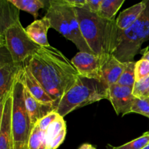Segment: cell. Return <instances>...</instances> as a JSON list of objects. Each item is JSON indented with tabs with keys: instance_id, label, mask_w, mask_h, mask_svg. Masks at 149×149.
Returning a JSON list of instances; mask_svg holds the SVG:
<instances>
[{
	"instance_id": "obj_16",
	"label": "cell",
	"mask_w": 149,
	"mask_h": 149,
	"mask_svg": "<svg viewBox=\"0 0 149 149\" xmlns=\"http://www.w3.org/2000/svg\"><path fill=\"white\" fill-rule=\"evenodd\" d=\"M146 0L138 3L129 8L123 10L116 19L118 28L122 31H126L131 27L144 11Z\"/></svg>"
},
{
	"instance_id": "obj_30",
	"label": "cell",
	"mask_w": 149,
	"mask_h": 149,
	"mask_svg": "<svg viewBox=\"0 0 149 149\" xmlns=\"http://www.w3.org/2000/svg\"><path fill=\"white\" fill-rule=\"evenodd\" d=\"M79 149H96L95 146L89 143H84L81 145V146L79 148Z\"/></svg>"
},
{
	"instance_id": "obj_10",
	"label": "cell",
	"mask_w": 149,
	"mask_h": 149,
	"mask_svg": "<svg viewBox=\"0 0 149 149\" xmlns=\"http://www.w3.org/2000/svg\"><path fill=\"white\" fill-rule=\"evenodd\" d=\"M22 64L11 63L0 67V104L11 93L13 84L22 68Z\"/></svg>"
},
{
	"instance_id": "obj_26",
	"label": "cell",
	"mask_w": 149,
	"mask_h": 149,
	"mask_svg": "<svg viewBox=\"0 0 149 149\" xmlns=\"http://www.w3.org/2000/svg\"><path fill=\"white\" fill-rule=\"evenodd\" d=\"M59 116L60 115L58 112L55 111H52L49 112L47 114L45 115L44 117H42V119L38 122L37 125L39 126V127L40 128L41 130L45 132V131L47 130V129L48 128V127H49L54 121L56 120Z\"/></svg>"
},
{
	"instance_id": "obj_34",
	"label": "cell",
	"mask_w": 149,
	"mask_h": 149,
	"mask_svg": "<svg viewBox=\"0 0 149 149\" xmlns=\"http://www.w3.org/2000/svg\"><path fill=\"white\" fill-rule=\"evenodd\" d=\"M113 146H111V145H107L105 149H113Z\"/></svg>"
},
{
	"instance_id": "obj_22",
	"label": "cell",
	"mask_w": 149,
	"mask_h": 149,
	"mask_svg": "<svg viewBox=\"0 0 149 149\" xmlns=\"http://www.w3.org/2000/svg\"><path fill=\"white\" fill-rule=\"evenodd\" d=\"M132 95L139 99H149V77L135 81L132 88Z\"/></svg>"
},
{
	"instance_id": "obj_21",
	"label": "cell",
	"mask_w": 149,
	"mask_h": 149,
	"mask_svg": "<svg viewBox=\"0 0 149 149\" xmlns=\"http://www.w3.org/2000/svg\"><path fill=\"white\" fill-rule=\"evenodd\" d=\"M135 61L125 63V68L119 81L116 84L133 88L135 83Z\"/></svg>"
},
{
	"instance_id": "obj_31",
	"label": "cell",
	"mask_w": 149,
	"mask_h": 149,
	"mask_svg": "<svg viewBox=\"0 0 149 149\" xmlns=\"http://www.w3.org/2000/svg\"><path fill=\"white\" fill-rule=\"evenodd\" d=\"M5 102V101H4ZM4 103L0 104V127H1V120H2V116H3V111H4Z\"/></svg>"
},
{
	"instance_id": "obj_12",
	"label": "cell",
	"mask_w": 149,
	"mask_h": 149,
	"mask_svg": "<svg viewBox=\"0 0 149 149\" xmlns=\"http://www.w3.org/2000/svg\"><path fill=\"white\" fill-rule=\"evenodd\" d=\"M12 106L13 97L11 93L4 102L2 120L0 127V149H10L12 143Z\"/></svg>"
},
{
	"instance_id": "obj_23",
	"label": "cell",
	"mask_w": 149,
	"mask_h": 149,
	"mask_svg": "<svg viewBox=\"0 0 149 149\" xmlns=\"http://www.w3.org/2000/svg\"><path fill=\"white\" fill-rule=\"evenodd\" d=\"M149 144V132H145L143 135L130 142L119 146L113 147V149H143Z\"/></svg>"
},
{
	"instance_id": "obj_5",
	"label": "cell",
	"mask_w": 149,
	"mask_h": 149,
	"mask_svg": "<svg viewBox=\"0 0 149 149\" xmlns=\"http://www.w3.org/2000/svg\"><path fill=\"white\" fill-rule=\"evenodd\" d=\"M149 41V0L144 11L130 29L121 32L120 44L113 54L122 63L133 61L144 42Z\"/></svg>"
},
{
	"instance_id": "obj_37",
	"label": "cell",
	"mask_w": 149,
	"mask_h": 149,
	"mask_svg": "<svg viewBox=\"0 0 149 149\" xmlns=\"http://www.w3.org/2000/svg\"><path fill=\"white\" fill-rule=\"evenodd\" d=\"M148 100H149V99H148Z\"/></svg>"
},
{
	"instance_id": "obj_14",
	"label": "cell",
	"mask_w": 149,
	"mask_h": 149,
	"mask_svg": "<svg viewBox=\"0 0 149 149\" xmlns=\"http://www.w3.org/2000/svg\"><path fill=\"white\" fill-rule=\"evenodd\" d=\"M20 21V10L10 0H0V36Z\"/></svg>"
},
{
	"instance_id": "obj_29",
	"label": "cell",
	"mask_w": 149,
	"mask_h": 149,
	"mask_svg": "<svg viewBox=\"0 0 149 149\" xmlns=\"http://www.w3.org/2000/svg\"><path fill=\"white\" fill-rule=\"evenodd\" d=\"M65 2L74 8H84L86 0H65Z\"/></svg>"
},
{
	"instance_id": "obj_15",
	"label": "cell",
	"mask_w": 149,
	"mask_h": 149,
	"mask_svg": "<svg viewBox=\"0 0 149 149\" xmlns=\"http://www.w3.org/2000/svg\"><path fill=\"white\" fill-rule=\"evenodd\" d=\"M24 100L26 109L30 116L32 127L38 123L42 117L54 110L52 106L45 105L38 101L24 87Z\"/></svg>"
},
{
	"instance_id": "obj_24",
	"label": "cell",
	"mask_w": 149,
	"mask_h": 149,
	"mask_svg": "<svg viewBox=\"0 0 149 149\" xmlns=\"http://www.w3.org/2000/svg\"><path fill=\"white\" fill-rule=\"evenodd\" d=\"M131 113H136L149 118V100L135 97L131 109Z\"/></svg>"
},
{
	"instance_id": "obj_32",
	"label": "cell",
	"mask_w": 149,
	"mask_h": 149,
	"mask_svg": "<svg viewBox=\"0 0 149 149\" xmlns=\"http://www.w3.org/2000/svg\"><path fill=\"white\" fill-rule=\"evenodd\" d=\"M4 46H6L5 38L4 36H0V47Z\"/></svg>"
},
{
	"instance_id": "obj_17",
	"label": "cell",
	"mask_w": 149,
	"mask_h": 149,
	"mask_svg": "<svg viewBox=\"0 0 149 149\" xmlns=\"http://www.w3.org/2000/svg\"><path fill=\"white\" fill-rule=\"evenodd\" d=\"M124 2L125 0H102L97 15L107 20H115V16Z\"/></svg>"
},
{
	"instance_id": "obj_36",
	"label": "cell",
	"mask_w": 149,
	"mask_h": 149,
	"mask_svg": "<svg viewBox=\"0 0 149 149\" xmlns=\"http://www.w3.org/2000/svg\"><path fill=\"white\" fill-rule=\"evenodd\" d=\"M10 149H13V146H11V148H10Z\"/></svg>"
},
{
	"instance_id": "obj_7",
	"label": "cell",
	"mask_w": 149,
	"mask_h": 149,
	"mask_svg": "<svg viewBox=\"0 0 149 149\" xmlns=\"http://www.w3.org/2000/svg\"><path fill=\"white\" fill-rule=\"evenodd\" d=\"M109 55L79 52L72 58L71 63L81 77L100 81L102 68Z\"/></svg>"
},
{
	"instance_id": "obj_18",
	"label": "cell",
	"mask_w": 149,
	"mask_h": 149,
	"mask_svg": "<svg viewBox=\"0 0 149 149\" xmlns=\"http://www.w3.org/2000/svg\"><path fill=\"white\" fill-rule=\"evenodd\" d=\"M19 10L29 13L36 18L39 15V10L45 7V3L42 0H10Z\"/></svg>"
},
{
	"instance_id": "obj_11",
	"label": "cell",
	"mask_w": 149,
	"mask_h": 149,
	"mask_svg": "<svg viewBox=\"0 0 149 149\" xmlns=\"http://www.w3.org/2000/svg\"><path fill=\"white\" fill-rule=\"evenodd\" d=\"M125 68V63L121 62L113 55H109L102 68L100 81L109 88L116 84Z\"/></svg>"
},
{
	"instance_id": "obj_2",
	"label": "cell",
	"mask_w": 149,
	"mask_h": 149,
	"mask_svg": "<svg viewBox=\"0 0 149 149\" xmlns=\"http://www.w3.org/2000/svg\"><path fill=\"white\" fill-rule=\"evenodd\" d=\"M84 40L95 55H113L120 44L122 30L109 20L84 8H75Z\"/></svg>"
},
{
	"instance_id": "obj_1",
	"label": "cell",
	"mask_w": 149,
	"mask_h": 149,
	"mask_svg": "<svg viewBox=\"0 0 149 149\" xmlns=\"http://www.w3.org/2000/svg\"><path fill=\"white\" fill-rule=\"evenodd\" d=\"M23 63L54 100L55 109L80 76L71 61L52 46L39 47Z\"/></svg>"
},
{
	"instance_id": "obj_33",
	"label": "cell",
	"mask_w": 149,
	"mask_h": 149,
	"mask_svg": "<svg viewBox=\"0 0 149 149\" xmlns=\"http://www.w3.org/2000/svg\"><path fill=\"white\" fill-rule=\"evenodd\" d=\"M143 59H146L147 61H149V51H147L145 53L143 54Z\"/></svg>"
},
{
	"instance_id": "obj_27",
	"label": "cell",
	"mask_w": 149,
	"mask_h": 149,
	"mask_svg": "<svg viewBox=\"0 0 149 149\" xmlns=\"http://www.w3.org/2000/svg\"><path fill=\"white\" fill-rule=\"evenodd\" d=\"M14 63L12 59V57L9 52L6 46L0 47V67L7 64Z\"/></svg>"
},
{
	"instance_id": "obj_3",
	"label": "cell",
	"mask_w": 149,
	"mask_h": 149,
	"mask_svg": "<svg viewBox=\"0 0 149 149\" xmlns=\"http://www.w3.org/2000/svg\"><path fill=\"white\" fill-rule=\"evenodd\" d=\"M108 99V87L101 81L79 77L58 102L55 111L64 118L73 111Z\"/></svg>"
},
{
	"instance_id": "obj_25",
	"label": "cell",
	"mask_w": 149,
	"mask_h": 149,
	"mask_svg": "<svg viewBox=\"0 0 149 149\" xmlns=\"http://www.w3.org/2000/svg\"><path fill=\"white\" fill-rule=\"evenodd\" d=\"M149 77V61L141 59L135 63V81Z\"/></svg>"
},
{
	"instance_id": "obj_4",
	"label": "cell",
	"mask_w": 149,
	"mask_h": 149,
	"mask_svg": "<svg viewBox=\"0 0 149 149\" xmlns=\"http://www.w3.org/2000/svg\"><path fill=\"white\" fill-rule=\"evenodd\" d=\"M12 143L13 149H28L33 128L24 100V86L19 73L12 89Z\"/></svg>"
},
{
	"instance_id": "obj_8",
	"label": "cell",
	"mask_w": 149,
	"mask_h": 149,
	"mask_svg": "<svg viewBox=\"0 0 149 149\" xmlns=\"http://www.w3.org/2000/svg\"><path fill=\"white\" fill-rule=\"evenodd\" d=\"M135 99L131 87L114 84L108 88V100L118 115L122 114L124 116L130 113Z\"/></svg>"
},
{
	"instance_id": "obj_20",
	"label": "cell",
	"mask_w": 149,
	"mask_h": 149,
	"mask_svg": "<svg viewBox=\"0 0 149 149\" xmlns=\"http://www.w3.org/2000/svg\"><path fill=\"white\" fill-rule=\"evenodd\" d=\"M46 148L45 132L41 130L36 124L33 127L31 132L28 149H46Z\"/></svg>"
},
{
	"instance_id": "obj_9",
	"label": "cell",
	"mask_w": 149,
	"mask_h": 149,
	"mask_svg": "<svg viewBox=\"0 0 149 149\" xmlns=\"http://www.w3.org/2000/svg\"><path fill=\"white\" fill-rule=\"evenodd\" d=\"M19 76L25 88L31 93V95L34 98L43 104L52 106L55 110L54 100L47 93L42 84L35 78L34 76L25 63H23L21 69L19 72Z\"/></svg>"
},
{
	"instance_id": "obj_35",
	"label": "cell",
	"mask_w": 149,
	"mask_h": 149,
	"mask_svg": "<svg viewBox=\"0 0 149 149\" xmlns=\"http://www.w3.org/2000/svg\"><path fill=\"white\" fill-rule=\"evenodd\" d=\"M143 149H149V144H148V145H147L145 148H143Z\"/></svg>"
},
{
	"instance_id": "obj_19",
	"label": "cell",
	"mask_w": 149,
	"mask_h": 149,
	"mask_svg": "<svg viewBox=\"0 0 149 149\" xmlns=\"http://www.w3.org/2000/svg\"><path fill=\"white\" fill-rule=\"evenodd\" d=\"M66 128V124L63 117L60 116L55 121H54L45 132V138L46 141L47 148L50 145L51 143L59 135V134Z\"/></svg>"
},
{
	"instance_id": "obj_13",
	"label": "cell",
	"mask_w": 149,
	"mask_h": 149,
	"mask_svg": "<svg viewBox=\"0 0 149 149\" xmlns=\"http://www.w3.org/2000/svg\"><path fill=\"white\" fill-rule=\"evenodd\" d=\"M51 28L50 21L47 17L36 20L26 28V31L30 39L40 47H49L47 32Z\"/></svg>"
},
{
	"instance_id": "obj_28",
	"label": "cell",
	"mask_w": 149,
	"mask_h": 149,
	"mask_svg": "<svg viewBox=\"0 0 149 149\" xmlns=\"http://www.w3.org/2000/svg\"><path fill=\"white\" fill-rule=\"evenodd\" d=\"M101 1L102 0H86L84 9L97 14L100 10Z\"/></svg>"
},
{
	"instance_id": "obj_6",
	"label": "cell",
	"mask_w": 149,
	"mask_h": 149,
	"mask_svg": "<svg viewBox=\"0 0 149 149\" xmlns=\"http://www.w3.org/2000/svg\"><path fill=\"white\" fill-rule=\"evenodd\" d=\"M4 38L6 47L15 63H23L40 47L30 39L20 21L7 31Z\"/></svg>"
}]
</instances>
